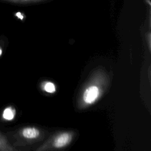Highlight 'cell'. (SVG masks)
I'll use <instances>...</instances> for the list:
<instances>
[{
	"label": "cell",
	"instance_id": "7a4b0ae2",
	"mask_svg": "<svg viewBox=\"0 0 151 151\" xmlns=\"http://www.w3.org/2000/svg\"><path fill=\"white\" fill-rule=\"evenodd\" d=\"M71 139V136L67 133H64L58 136L54 140V146L55 147L60 148L65 146L70 143Z\"/></svg>",
	"mask_w": 151,
	"mask_h": 151
},
{
	"label": "cell",
	"instance_id": "277c9868",
	"mask_svg": "<svg viewBox=\"0 0 151 151\" xmlns=\"http://www.w3.org/2000/svg\"><path fill=\"white\" fill-rule=\"evenodd\" d=\"M15 116V110L12 107L6 108L2 113V117L6 120H12Z\"/></svg>",
	"mask_w": 151,
	"mask_h": 151
},
{
	"label": "cell",
	"instance_id": "3957f363",
	"mask_svg": "<svg viewBox=\"0 0 151 151\" xmlns=\"http://www.w3.org/2000/svg\"><path fill=\"white\" fill-rule=\"evenodd\" d=\"M39 130L35 127H25L22 131V136L27 139H34L39 136Z\"/></svg>",
	"mask_w": 151,
	"mask_h": 151
},
{
	"label": "cell",
	"instance_id": "8992f818",
	"mask_svg": "<svg viewBox=\"0 0 151 151\" xmlns=\"http://www.w3.org/2000/svg\"><path fill=\"white\" fill-rule=\"evenodd\" d=\"M2 146V140L0 138V147H1Z\"/></svg>",
	"mask_w": 151,
	"mask_h": 151
},
{
	"label": "cell",
	"instance_id": "5b68a950",
	"mask_svg": "<svg viewBox=\"0 0 151 151\" xmlns=\"http://www.w3.org/2000/svg\"><path fill=\"white\" fill-rule=\"evenodd\" d=\"M44 89L48 93H53L55 91V86L51 82H47L44 86Z\"/></svg>",
	"mask_w": 151,
	"mask_h": 151
},
{
	"label": "cell",
	"instance_id": "6da1fadb",
	"mask_svg": "<svg viewBox=\"0 0 151 151\" xmlns=\"http://www.w3.org/2000/svg\"><path fill=\"white\" fill-rule=\"evenodd\" d=\"M99 96V89L97 87L92 86L88 87L84 93L83 100L87 104L94 103Z\"/></svg>",
	"mask_w": 151,
	"mask_h": 151
},
{
	"label": "cell",
	"instance_id": "52a82bcc",
	"mask_svg": "<svg viewBox=\"0 0 151 151\" xmlns=\"http://www.w3.org/2000/svg\"><path fill=\"white\" fill-rule=\"evenodd\" d=\"M2 50L0 48V56L2 55Z\"/></svg>",
	"mask_w": 151,
	"mask_h": 151
}]
</instances>
